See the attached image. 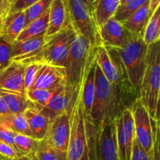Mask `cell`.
Returning a JSON list of instances; mask_svg holds the SVG:
<instances>
[{
	"label": "cell",
	"instance_id": "8fae6325",
	"mask_svg": "<svg viewBox=\"0 0 160 160\" xmlns=\"http://www.w3.org/2000/svg\"><path fill=\"white\" fill-rule=\"evenodd\" d=\"M97 144L98 160H119L115 118L106 119L97 127Z\"/></svg>",
	"mask_w": 160,
	"mask_h": 160
},
{
	"label": "cell",
	"instance_id": "484cf974",
	"mask_svg": "<svg viewBox=\"0 0 160 160\" xmlns=\"http://www.w3.org/2000/svg\"><path fill=\"white\" fill-rule=\"evenodd\" d=\"M0 124L15 134L33 137L23 114H9L0 117ZM34 138V137H33Z\"/></svg>",
	"mask_w": 160,
	"mask_h": 160
},
{
	"label": "cell",
	"instance_id": "7a4b0ae2",
	"mask_svg": "<svg viewBox=\"0 0 160 160\" xmlns=\"http://www.w3.org/2000/svg\"><path fill=\"white\" fill-rule=\"evenodd\" d=\"M130 97L137 98L123 89L111 84L96 65L95 95L89 117L97 127L106 119H114L122 110L128 108L126 103Z\"/></svg>",
	"mask_w": 160,
	"mask_h": 160
},
{
	"label": "cell",
	"instance_id": "f6af8a7d",
	"mask_svg": "<svg viewBox=\"0 0 160 160\" xmlns=\"http://www.w3.org/2000/svg\"><path fill=\"white\" fill-rule=\"evenodd\" d=\"M130 1H131V0H120V5L125 4V3L128 2H130Z\"/></svg>",
	"mask_w": 160,
	"mask_h": 160
},
{
	"label": "cell",
	"instance_id": "603a6c76",
	"mask_svg": "<svg viewBox=\"0 0 160 160\" xmlns=\"http://www.w3.org/2000/svg\"><path fill=\"white\" fill-rule=\"evenodd\" d=\"M86 146L80 160H98L97 144V127L90 117L85 115Z\"/></svg>",
	"mask_w": 160,
	"mask_h": 160
},
{
	"label": "cell",
	"instance_id": "44dd1931",
	"mask_svg": "<svg viewBox=\"0 0 160 160\" xmlns=\"http://www.w3.org/2000/svg\"><path fill=\"white\" fill-rule=\"evenodd\" d=\"M150 16L148 2H147L131 17L120 23L131 35L142 38L144 30Z\"/></svg>",
	"mask_w": 160,
	"mask_h": 160
},
{
	"label": "cell",
	"instance_id": "60d3db41",
	"mask_svg": "<svg viewBox=\"0 0 160 160\" xmlns=\"http://www.w3.org/2000/svg\"><path fill=\"white\" fill-rule=\"evenodd\" d=\"M160 0H148V9L150 15L154 12V11L159 6Z\"/></svg>",
	"mask_w": 160,
	"mask_h": 160
},
{
	"label": "cell",
	"instance_id": "6da1fadb",
	"mask_svg": "<svg viewBox=\"0 0 160 160\" xmlns=\"http://www.w3.org/2000/svg\"><path fill=\"white\" fill-rule=\"evenodd\" d=\"M107 48L118 67L123 81L133 95L139 98L141 84L146 67L148 45L142 37L131 35L120 48Z\"/></svg>",
	"mask_w": 160,
	"mask_h": 160
},
{
	"label": "cell",
	"instance_id": "e575fe53",
	"mask_svg": "<svg viewBox=\"0 0 160 160\" xmlns=\"http://www.w3.org/2000/svg\"><path fill=\"white\" fill-rule=\"evenodd\" d=\"M42 66V64L38 63V62H33V63H30L25 66L24 86L26 92L32 87L36 76H37Z\"/></svg>",
	"mask_w": 160,
	"mask_h": 160
},
{
	"label": "cell",
	"instance_id": "cb8c5ba5",
	"mask_svg": "<svg viewBox=\"0 0 160 160\" xmlns=\"http://www.w3.org/2000/svg\"><path fill=\"white\" fill-rule=\"evenodd\" d=\"M0 94L11 114H23L27 109L34 106V103L27 98V95L4 92H0Z\"/></svg>",
	"mask_w": 160,
	"mask_h": 160
},
{
	"label": "cell",
	"instance_id": "9a60e30c",
	"mask_svg": "<svg viewBox=\"0 0 160 160\" xmlns=\"http://www.w3.org/2000/svg\"><path fill=\"white\" fill-rule=\"evenodd\" d=\"M98 33L102 44L111 48H120L131 36L114 17L109 19L98 28Z\"/></svg>",
	"mask_w": 160,
	"mask_h": 160
},
{
	"label": "cell",
	"instance_id": "1f68e13d",
	"mask_svg": "<svg viewBox=\"0 0 160 160\" xmlns=\"http://www.w3.org/2000/svg\"><path fill=\"white\" fill-rule=\"evenodd\" d=\"M53 91L40 88H33L28 90L26 92V95L27 98L31 102L34 103V105L45 107L48 105Z\"/></svg>",
	"mask_w": 160,
	"mask_h": 160
},
{
	"label": "cell",
	"instance_id": "5bb4252c",
	"mask_svg": "<svg viewBox=\"0 0 160 160\" xmlns=\"http://www.w3.org/2000/svg\"><path fill=\"white\" fill-rule=\"evenodd\" d=\"M24 70V65L11 62L7 67L0 72V92L26 95Z\"/></svg>",
	"mask_w": 160,
	"mask_h": 160
},
{
	"label": "cell",
	"instance_id": "8d00e7d4",
	"mask_svg": "<svg viewBox=\"0 0 160 160\" xmlns=\"http://www.w3.org/2000/svg\"><path fill=\"white\" fill-rule=\"evenodd\" d=\"M18 158L13 147L0 141V160H14Z\"/></svg>",
	"mask_w": 160,
	"mask_h": 160
},
{
	"label": "cell",
	"instance_id": "83f0119b",
	"mask_svg": "<svg viewBox=\"0 0 160 160\" xmlns=\"http://www.w3.org/2000/svg\"><path fill=\"white\" fill-rule=\"evenodd\" d=\"M40 141L33 137L15 134L14 135V148L19 156L34 153L38 149Z\"/></svg>",
	"mask_w": 160,
	"mask_h": 160
},
{
	"label": "cell",
	"instance_id": "4fadbf2b",
	"mask_svg": "<svg viewBox=\"0 0 160 160\" xmlns=\"http://www.w3.org/2000/svg\"><path fill=\"white\" fill-rule=\"evenodd\" d=\"M70 137V112L56 116L50 122L45 140L56 149L67 152Z\"/></svg>",
	"mask_w": 160,
	"mask_h": 160
},
{
	"label": "cell",
	"instance_id": "d4e9b609",
	"mask_svg": "<svg viewBox=\"0 0 160 160\" xmlns=\"http://www.w3.org/2000/svg\"><path fill=\"white\" fill-rule=\"evenodd\" d=\"M48 24V10L45 12L39 18L27 25L23 31H21L18 37L16 39L15 42L31 38L38 37L42 34H45Z\"/></svg>",
	"mask_w": 160,
	"mask_h": 160
},
{
	"label": "cell",
	"instance_id": "836d02e7",
	"mask_svg": "<svg viewBox=\"0 0 160 160\" xmlns=\"http://www.w3.org/2000/svg\"><path fill=\"white\" fill-rule=\"evenodd\" d=\"M12 45L0 37V72L10 64Z\"/></svg>",
	"mask_w": 160,
	"mask_h": 160
},
{
	"label": "cell",
	"instance_id": "ba28073f",
	"mask_svg": "<svg viewBox=\"0 0 160 160\" xmlns=\"http://www.w3.org/2000/svg\"><path fill=\"white\" fill-rule=\"evenodd\" d=\"M116 138L119 160H131L134 137V127L130 108L122 110L115 117Z\"/></svg>",
	"mask_w": 160,
	"mask_h": 160
},
{
	"label": "cell",
	"instance_id": "7402d4cb",
	"mask_svg": "<svg viewBox=\"0 0 160 160\" xmlns=\"http://www.w3.org/2000/svg\"><path fill=\"white\" fill-rule=\"evenodd\" d=\"M120 4V0H94L91 10L98 30L113 17Z\"/></svg>",
	"mask_w": 160,
	"mask_h": 160
},
{
	"label": "cell",
	"instance_id": "f1b7e54d",
	"mask_svg": "<svg viewBox=\"0 0 160 160\" xmlns=\"http://www.w3.org/2000/svg\"><path fill=\"white\" fill-rule=\"evenodd\" d=\"M34 156L38 160H67V152L56 149L45 139L40 141Z\"/></svg>",
	"mask_w": 160,
	"mask_h": 160
},
{
	"label": "cell",
	"instance_id": "ab89813d",
	"mask_svg": "<svg viewBox=\"0 0 160 160\" xmlns=\"http://www.w3.org/2000/svg\"><path fill=\"white\" fill-rule=\"evenodd\" d=\"M9 114H10V112L8 109L6 102H5L2 96L0 94V117H3V116L9 115Z\"/></svg>",
	"mask_w": 160,
	"mask_h": 160
},
{
	"label": "cell",
	"instance_id": "30bf717a",
	"mask_svg": "<svg viewBox=\"0 0 160 160\" xmlns=\"http://www.w3.org/2000/svg\"><path fill=\"white\" fill-rule=\"evenodd\" d=\"M78 86L73 87L67 84H62L53 91L46 106L44 107L34 104V107L50 120L59 114L66 112H70Z\"/></svg>",
	"mask_w": 160,
	"mask_h": 160
},
{
	"label": "cell",
	"instance_id": "f546056e",
	"mask_svg": "<svg viewBox=\"0 0 160 160\" xmlns=\"http://www.w3.org/2000/svg\"><path fill=\"white\" fill-rule=\"evenodd\" d=\"M147 2L148 0H131L125 4L120 5L114 13V18L119 22L124 21Z\"/></svg>",
	"mask_w": 160,
	"mask_h": 160
},
{
	"label": "cell",
	"instance_id": "9c48e42d",
	"mask_svg": "<svg viewBox=\"0 0 160 160\" xmlns=\"http://www.w3.org/2000/svg\"><path fill=\"white\" fill-rule=\"evenodd\" d=\"M134 127V137L138 145L148 154L152 149V131L151 117L140 98L134 100L130 106Z\"/></svg>",
	"mask_w": 160,
	"mask_h": 160
},
{
	"label": "cell",
	"instance_id": "f35d334b",
	"mask_svg": "<svg viewBox=\"0 0 160 160\" xmlns=\"http://www.w3.org/2000/svg\"><path fill=\"white\" fill-rule=\"evenodd\" d=\"M14 135H15V133L12 132L0 124V141L1 142H5L14 148Z\"/></svg>",
	"mask_w": 160,
	"mask_h": 160
},
{
	"label": "cell",
	"instance_id": "7c38bea8",
	"mask_svg": "<svg viewBox=\"0 0 160 160\" xmlns=\"http://www.w3.org/2000/svg\"><path fill=\"white\" fill-rule=\"evenodd\" d=\"M95 59L96 65L111 84L123 89L134 96L128 88V84L123 81L121 73L112 59L108 48L102 44L99 45L95 48ZM134 97L137 98L136 96Z\"/></svg>",
	"mask_w": 160,
	"mask_h": 160
},
{
	"label": "cell",
	"instance_id": "ee69618b",
	"mask_svg": "<svg viewBox=\"0 0 160 160\" xmlns=\"http://www.w3.org/2000/svg\"><path fill=\"white\" fill-rule=\"evenodd\" d=\"M84 2H85L88 5L89 7H90V9H91V6H92V3H93L94 0H84Z\"/></svg>",
	"mask_w": 160,
	"mask_h": 160
},
{
	"label": "cell",
	"instance_id": "ffe728a7",
	"mask_svg": "<svg viewBox=\"0 0 160 160\" xmlns=\"http://www.w3.org/2000/svg\"><path fill=\"white\" fill-rule=\"evenodd\" d=\"M23 116L33 137L38 141L44 140L48 134L51 120L41 113L34 107V105L33 107L27 109Z\"/></svg>",
	"mask_w": 160,
	"mask_h": 160
},
{
	"label": "cell",
	"instance_id": "b9f144b4",
	"mask_svg": "<svg viewBox=\"0 0 160 160\" xmlns=\"http://www.w3.org/2000/svg\"><path fill=\"white\" fill-rule=\"evenodd\" d=\"M14 160H38L36 156H34V153H31V154L26 155V156H19Z\"/></svg>",
	"mask_w": 160,
	"mask_h": 160
},
{
	"label": "cell",
	"instance_id": "d6a6232c",
	"mask_svg": "<svg viewBox=\"0 0 160 160\" xmlns=\"http://www.w3.org/2000/svg\"><path fill=\"white\" fill-rule=\"evenodd\" d=\"M152 131V149L149 153L150 160H160L159 152V120L151 118Z\"/></svg>",
	"mask_w": 160,
	"mask_h": 160
},
{
	"label": "cell",
	"instance_id": "74e56055",
	"mask_svg": "<svg viewBox=\"0 0 160 160\" xmlns=\"http://www.w3.org/2000/svg\"><path fill=\"white\" fill-rule=\"evenodd\" d=\"M131 160H150L149 155L138 145L135 138L133 144Z\"/></svg>",
	"mask_w": 160,
	"mask_h": 160
},
{
	"label": "cell",
	"instance_id": "d6986e66",
	"mask_svg": "<svg viewBox=\"0 0 160 160\" xmlns=\"http://www.w3.org/2000/svg\"><path fill=\"white\" fill-rule=\"evenodd\" d=\"M67 7L64 0H52L48 9V24L45 37L48 38L68 26Z\"/></svg>",
	"mask_w": 160,
	"mask_h": 160
},
{
	"label": "cell",
	"instance_id": "8992f818",
	"mask_svg": "<svg viewBox=\"0 0 160 160\" xmlns=\"http://www.w3.org/2000/svg\"><path fill=\"white\" fill-rule=\"evenodd\" d=\"M86 141L85 112L83 106L81 83L70 112V137L67 160L81 159L86 146Z\"/></svg>",
	"mask_w": 160,
	"mask_h": 160
},
{
	"label": "cell",
	"instance_id": "2e32d148",
	"mask_svg": "<svg viewBox=\"0 0 160 160\" xmlns=\"http://www.w3.org/2000/svg\"><path fill=\"white\" fill-rule=\"evenodd\" d=\"M65 84H67V81L64 67L42 65L31 89L40 88L53 91Z\"/></svg>",
	"mask_w": 160,
	"mask_h": 160
},
{
	"label": "cell",
	"instance_id": "4316f807",
	"mask_svg": "<svg viewBox=\"0 0 160 160\" xmlns=\"http://www.w3.org/2000/svg\"><path fill=\"white\" fill-rule=\"evenodd\" d=\"M142 39L147 45L155 43L160 39V9L159 6L150 16L144 30Z\"/></svg>",
	"mask_w": 160,
	"mask_h": 160
},
{
	"label": "cell",
	"instance_id": "52a82bcc",
	"mask_svg": "<svg viewBox=\"0 0 160 160\" xmlns=\"http://www.w3.org/2000/svg\"><path fill=\"white\" fill-rule=\"evenodd\" d=\"M94 49L84 38L76 34L64 67L67 84L78 87L81 84Z\"/></svg>",
	"mask_w": 160,
	"mask_h": 160
},
{
	"label": "cell",
	"instance_id": "3957f363",
	"mask_svg": "<svg viewBox=\"0 0 160 160\" xmlns=\"http://www.w3.org/2000/svg\"><path fill=\"white\" fill-rule=\"evenodd\" d=\"M160 42L148 45L146 67L141 84L139 98L148 110L150 117L159 120Z\"/></svg>",
	"mask_w": 160,
	"mask_h": 160
},
{
	"label": "cell",
	"instance_id": "d590c367",
	"mask_svg": "<svg viewBox=\"0 0 160 160\" xmlns=\"http://www.w3.org/2000/svg\"><path fill=\"white\" fill-rule=\"evenodd\" d=\"M39 0H8L9 12L24 11Z\"/></svg>",
	"mask_w": 160,
	"mask_h": 160
},
{
	"label": "cell",
	"instance_id": "ac0fdd59",
	"mask_svg": "<svg viewBox=\"0 0 160 160\" xmlns=\"http://www.w3.org/2000/svg\"><path fill=\"white\" fill-rule=\"evenodd\" d=\"M26 27L24 12H8L3 19L0 37L10 44H13L19 34Z\"/></svg>",
	"mask_w": 160,
	"mask_h": 160
},
{
	"label": "cell",
	"instance_id": "7bdbcfd3",
	"mask_svg": "<svg viewBox=\"0 0 160 160\" xmlns=\"http://www.w3.org/2000/svg\"><path fill=\"white\" fill-rule=\"evenodd\" d=\"M8 7H9L8 0H0V14Z\"/></svg>",
	"mask_w": 160,
	"mask_h": 160
},
{
	"label": "cell",
	"instance_id": "277c9868",
	"mask_svg": "<svg viewBox=\"0 0 160 160\" xmlns=\"http://www.w3.org/2000/svg\"><path fill=\"white\" fill-rule=\"evenodd\" d=\"M75 36V31L68 25L59 32L50 37H45V43L41 51L23 65L38 62L42 65L64 67Z\"/></svg>",
	"mask_w": 160,
	"mask_h": 160
},
{
	"label": "cell",
	"instance_id": "e0dca14e",
	"mask_svg": "<svg viewBox=\"0 0 160 160\" xmlns=\"http://www.w3.org/2000/svg\"><path fill=\"white\" fill-rule=\"evenodd\" d=\"M45 43V34L14 42L12 45L11 62L24 64L35 56Z\"/></svg>",
	"mask_w": 160,
	"mask_h": 160
},
{
	"label": "cell",
	"instance_id": "4dcf8cb0",
	"mask_svg": "<svg viewBox=\"0 0 160 160\" xmlns=\"http://www.w3.org/2000/svg\"><path fill=\"white\" fill-rule=\"evenodd\" d=\"M52 2V0H39L25 9L23 12L26 19V26L47 12L49 9Z\"/></svg>",
	"mask_w": 160,
	"mask_h": 160
},
{
	"label": "cell",
	"instance_id": "5b68a950",
	"mask_svg": "<svg viewBox=\"0 0 160 160\" xmlns=\"http://www.w3.org/2000/svg\"><path fill=\"white\" fill-rule=\"evenodd\" d=\"M70 26L77 34L84 38L92 48L101 45L99 33L92 10L84 0H64Z\"/></svg>",
	"mask_w": 160,
	"mask_h": 160
}]
</instances>
